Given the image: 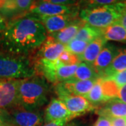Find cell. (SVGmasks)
Returning <instances> with one entry per match:
<instances>
[{"label": "cell", "mask_w": 126, "mask_h": 126, "mask_svg": "<svg viewBox=\"0 0 126 126\" xmlns=\"http://www.w3.org/2000/svg\"><path fill=\"white\" fill-rule=\"evenodd\" d=\"M47 35L44 25L36 18L27 14L8 23L0 36V50L28 56L30 52L40 47Z\"/></svg>", "instance_id": "obj_1"}, {"label": "cell", "mask_w": 126, "mask_h": 126, "mask_svg": "<svg viewBox=\"0 0 126 126\" xmlns=\"http://www.w3.org/2000/svg\"><path fill=\"white\" fill-rule=\"evenodd\" d=\"M49 86L45 78L39 76L21 79L16 106L28 111H36L48 101Z\"/></svg>", "instance_id": "obj_2"}, {"label": "cell", "mask_w": 126, "mask_h": 126, "mask_svg": "<svg viewBox=\"0 0 126 126\" xmlns=\"http://www.w3.org/2000/svg\"><path fill=\"white\" fill-rule=\"evenodd\" d=\"M126 7V1H118L115 4L96 7H86L82 9L79 16L86 25L103 29L119 22Z\"/></svg>", "instance_id": "obj_3"}, {"label": "cell", "mask_w": 126, "mask_h": 126, "mask_svg": "<svg viewBox=\"0 0 126 126\" xmlns=\"http://www.w3.org/2000/svg\"><path fill=\"white\" fill-rule=\"evenodd\" d=\"M36 74V66L28 56L0 50V79H25Z\"/></svg>", "instance_id": "obj_4"}, {"label": "cell", "mask_w": 126, "mask_h": 126, "mask_svg": "<svg viewBox=\"0 0 126 126\" xmlns=\"http://www.w3.org/2000/svg\"><path fill=\"white\" fill-rule=\"evenodd\" d=\"M9 126H42L44 119L38 111H28L17 106L5 109Z\"/></svg>", "instance_id": "obj_5"}, {"label": "cell", "mask_w": 126, "mask_h": 126, "mask_svg": "<svg viewBox=\"0 0 126 126\" xmlns=\"http://www.w3.org/2000/svg\"><path fill=\"white\" fill-rule=\"evenodd\" d=\"M79 7L76 4L64 6L54 4L48 1H34L27 14L34 16H53L63 14H78Z\"/></svg>", "instance_id": "obj_6"}, {"label": "cell", "mask_w": 126, "mask_h": 126, "mask_svg": "<svg viewBox=\"0 0 126 126\" xmlns=\"http://www.w3.org/2000/svg\"><path fill=\"white\" fill-rule=\"evenodd\" d=\"M34 1L0 0V14L10 22L27 15ZM9 22V23H10Z\"/></svg>", "instance_id": "obj_7"}, {"label": "cell", "mask_w": 126, "mask_h": 126, "mask_svg": "<svg viewBox=\"0 0 126 126\" xmlns=\"http://www.w3.org/2000/svg\"><path fill=\"white\" fill-rule=\"evenodd\" d=\"M97 80L75 81L69 79L57 83L55 86V93L58 96L69 94L85 97L88 94Z\"/></svg>", "instance_id": "obj_8"}, {"label": "cell", "mask_w": 126, "mask_h": 126, "mask_svg": "<svg viewBox=\"0 0 126 126\" xmlns=\"http://www.w3.org/2000/svg\"><path fill=\"white\" fill-rule=\"evenodd\" d=\"M21 79H0V109H8L16 106Z\"/></svg>", "instance_id": "obj_9"}, {"label": "cell", "mask_w": 126, "mask_h": 126, "mask_svg": "<svg viewBox=\"0 0 126 126\" xmlns=\"http://www.w3.org/2000/svg\"><path fill=\"white\" fill-rule=\"evenodd\" d=\"M77 15L78 14H63L53 16H32L36 18L44 25L47 34H50L62 30L77 21L78 20Z\"/></svg>", "instance_id": "obj_10"}, {"label": "cell", "mask_w": 126, "mask_h": 126, "mask_svg": "<svg viewBox=\"0 0 126 126\" xmlns=\"http://www.w3.org/2000/svg\"><path fill=\"white\" fill-rule=\"evenodd\" d=\"M58 98L74 118L90 112L96 108L84 96L62 94L59 95Z\"/></svg>", "instance_id": "obj_11"}, {"label": "cell", "mask_w": 126, "mask_h": 126, "mask_svg": "<svg viewBox=\"0 0 126 126\" xmlns=\"http://www.w3.org/2000/svg\"><path fill=\"white\" fill-rule=\"evenodd\" d=\"M44 118L46 123L62 121H69L74 117L59 99H53L46 108Z\"/></svg>", "instance_id": "obj_12"}, {"label": "cell", "mask_w": 126, "mask_h": 126, "mask_svg": "<svg viewBox=\"0 0 126 126\" xmlns=\"http://www.w3.org/2000/svg\"><path fill=\"white\" fill-rule=\"evenodd\" d=\"M65 50V46L53 40L47 35L44 42L40 46L37 52L38 60L55 62Z\"/></svg>", "instance_id": "obj_13"}, {"label": "cell", "mask_w": 126, "mask_h": 126, "mask_svg": "<svg viewBox=\"0 0 126 126\" xmlns=\"http://www.w3.org/2000/svg\"><path fill=\"white\" fill-rule=\"evenodd\" d=\"M118 49L111 44L105 46L95 61L93 63V66L99 78H102L104 72L117 55Z\"/></svg>", "instance_id": "obj_14"}, {"label": "cell", "mask_w": 126, "mask_h": 126, "mask_svg": "<svg viewBox=\"0 0 126 126\" xmlns=\"http://www.w3.org/2000/svg\"><path fill=\"white\" fill-rule=\"evenodd\" d=\"M97 113L111 119L116 118H126V104L118 99H111L106 102L102 107L97 109Z\"/></svg>", "instance_id": "obj_15"}, {"label": "cell", "mask_w": 126, "mask_h": 126, "mask_svg": "<svg viewBox=\"0 0 126 126\" xmlns=\"http://www.w3.org/2000/svg\"><path fill=\"white\" fill-rule=\"evenodd\" d=\"M86 23L81 19H78L77 21L68 25L67 27L63 29L60 31L55 32L50 34H48L53 40L62 44L63 45H67L71 41L75 39L79 30L83 27Z\"/></svg>", "instance_id": "obj_16"}, {"label": "cell", "mask_w": 126, "mask_h": 126, "mask_svg": "<svg viewBox=\"0 0 126 126\" xmlns=\"http://www.w3.org/2000/svg\"><path fill=\"white\" fill-rule=\"evenodd\" d=\"M106 44L107 41L102 36L93 41L88 44L83 53L79 57L80 61L93 64Z\"/></svg>", "instance_id": "obj_17"}, {"label": "cell", "mask_w": 126, "mask_h": 126, "mask_svg": "<svg viewBox=\"0 0 126 126\" xmlns=\"http://www.w3.org/2000/svg\"><path fill=\"white\" fill-rule=\"evenodd\" d=\"M126 69V48H119L117 55L104 71L102 79H106Z\"/></svg>", "instance_id": "obj_18"}, {"label": "cell", "mask_w": 126, "mask_h": 126, "mask_svg": "<svg viewBox=\"0 0 126 126\" xmlns=\"http://www.w3.org/2000/svg\"><path fill=\"white\" fill-rule=\"evenodd\" d=\"M102 36L105 40L126 43V30L119 22L100 29Z\"/></svg>", "instance_id": "obj_19"}, {"label": "cell", "mask_w": 126, "mask_h": 126, "mask_svg": "<svg viewBox=\"0 0 126 126\" xmlns=\"http://www.w3.org/2000/svg\"><path fill=\"white\" fill-rule=\"evenodd\" d=\"M99 78L98 74L95 72L92 64L81 62L79 64L73 77L70 79L75 81H87L97 80Z\"/></svg>", "instance_id": "obj_20"}, {"label": "cell", "mask_w": 126, "mask_h": 126, "mask_svg": "<svg viewBox=\"0 0 126 126\" xmlns=\"http://www.w3.org/2000/svg\"><path fill=\"white\" fill-rule=\"evenodd\" d=\"M102 81V79L99 78L96 81L94 86L88 93V94L85 96L86 99L94 106L97 104L106 103L108 102V100L104 94Z\"/></svg>", "instance_id": "obj_21"}, {"label": "cell", "mask_w": 126, "mask_h": 126, "mask_svg": "<svg viewBox=\"0 0 126 126\" xmlns=\"http://www.w3.org/2000/svg\"><path fill=\"white\" fill-rule=\"evenodd\" d=\"M102 36L101 30L98 28L91 27L85 24L79 30L75 39L85 41L88 44H90L93 41Z\"/></svg>", "instance_id": "obj_22"}, {"label": "cell", "mask_w": 126, "mask_h": 126, "mask_svg": "<svg viewBox=\"0 0 126 126\" xmlns=\"http://www.w3.org/2000/svg\"><path fill=\"white\" fill-rule=\"evenodd\" d=\"M88 45V44L85 41L74 39L67 45H65V50L79 57L83 53Z\"/></svg>", "instance_id": "obj_23"}, {"label": "cell", "mask_w": 126, "mask_h": 126, "mask_svg": "<svg viewBox=\"0 0 126 126\" xmlns=\"http://www.w3.org/2000/svg\"><path fill=\"white\" fill-rule=\"evenodd\" d=\"M57 61L63 65H74L81 63L79 56L69 52L67 50L63 51Z\"/></svg>", "instance_id": "obj_24"}, {"label": "cell", "mask_w": 126, "mask_h": 126, "mask_svg": "<svg viewBox=\"0 0 126 126\" xmlns=\"http://www.w3.org/2000/svg\"><path fill=\"white\" fill-rule=\"evenodd\" d=\"M109 79V80H111L114 83H116L119 88H121L122 86L126 85V69L123 70L122 72H120L113 75L112 77H109L108 79Z\"/></svg>", "instance_id": "obj_25"}, {"label": "cell", "mask_w": 126, "mask_h": 126, "mask_svg": "<svg viewBox=\"0 0 126 126\" xmlns=\"http://www.w3.org/2000/svg\"><path fill=\"white\" fill-rule=\"evenodd\" d=\"M118 1H115V0H93V1H87V4H88V7H96V6H101L105 5L113 4Z\"/></svg>", "instance_id": "obj_26"}, {"label": "cell", "mask_w": 126, "mask_h": 126, "mask_svg": "<svg viewBox=\"0 0 126 126\" xmlns=\"http://www.w3.org/2000/svg\"><path fill=\"white\" fill-rule=\"evenodd\" d=\"M94 126H112V121L108 117L99 116Z\"/></svg>", "instance_id": "obj_27"}, {"label": "cell", "mask_w": 126, "mask_h": 126, "mask_svg": "<svg viewBox=\"0 0 126 126\" xmlns=\"http://www.w3.org/2000/svg\"><path fill=\"white\" fill-rule=\"evenodd\" d=\"M116 99L126 104V85L122 86L118 91Z\"/></svg>", "instance_id": "obj_28"}, {"label": "cell", "mask_w": 126, "mask_h": 126, "mask_svg": "<svg viewBox=\"0 0 126 126\" xmlns=\"http://www.w3.org/2000/svg\"><path fill=\"white\" fill-rule=\"evenodd\" d=\"M0 126H9L7 119V112L5 109H0Z\"/></svg>", "instance_id": "obj_29"}, {"label": "cell", "mask_w": 126, "mask_h": 126, "mask_svg": "<svg viewBox=\"0 0 126 126\" xmlns=\"http://www.w3.org/2000/svg\"><path fill=\"white\" fill-rule=\"evenodd\" d=\"M50 3L58 5H64V6H69V5H74L77 4L75 1H69V0H48Z\"/></svg>", "instance_id": "obj_30"}, {"label": "cell", "mask_w": 126, "mask_h": 126, "mask_svg": "<svg viewBox=\"0 0 126 126\" xmlns=\"http://www.w3.org/2000/svg\"><path fill=\"white\" fill-rule=\"evenodd\" d=\"M112 126H126V118H112Z\"/></svg>", "instance_id": "obj_31"}, {"label": "cell", "mask_w": 126, "mask_h": 126, "mask_svg": "<svg viewBox=\"0 0 126 126\" xmlns=\"http://www.w3.org/2000/svg\"><path fill=\"white\" fill-rule=\"evenodd\" d=\"M8 26V22L1 14H0V36L2 35L5 30Z\"/></svg>", "instance_id": "obj_32"}, {"label": "cell", "mask_w": 126, "mask_h": 126, "mask_svg": "<svg viewBox=\"0 0 126 126\" xmlns=\"http://www.w3.org/2000/svg\"><path fill=\"white\" fill-rule=\"evenodd\" d=\"M68 121H62L57 122H49L46 123L45 125L42 126H69L67 125Z\"/></svg>", "instance_id": "obj_33"}, {"label": "cell", "mask_w": 126, "mask_h": 126, "mask_svg": "<svg viewBox=\"0 0 126 126\" xmlns=\"http://www.w3.org/2000/svg\"><path fill=\"white\" fill-rule=\"evenodd\" d=\"M119 23H121V25L125 28V30H126V9H124L121 18L119 20Z\"/></svg>", "instance_id": "obj_34"}]
</instances>
